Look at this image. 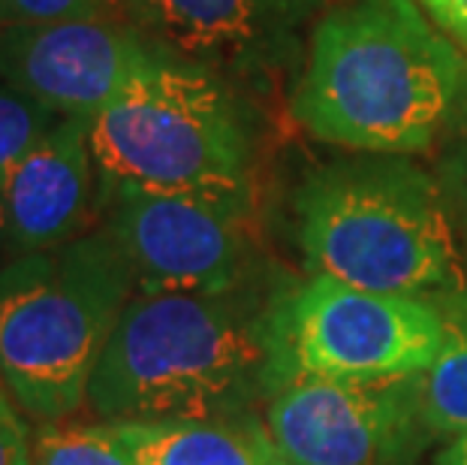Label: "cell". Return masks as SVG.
<instances>
[{
  "instance_id": "obj_1",
  "label": "cell",
  "mask_w": 467,
  "mask_h": 465,
  "mask_svg": "<svg viewBox=\"0 0 467 465\" xmlns=\"http://www.w3.org/2000/svg\"><path fill=\"white\" fill-rule=\"evenodd\" d=\"M467 91L462 48L413 0H350L320 18L296 122L362 154H420L441 140Z\"/></svg>"
},
{
  "instance_id": "obj_2",
  "label": "cell",
  "mask_w": 467,
  "mask_h": 465,
  "mask_svg": "<svg viewBox=\"0 0 467 465\" xmlns=\"http://www.w3.org/2000/svg\"><path fill=\"white\" fill-rule=\"evenodd\" d=\"M277 384L275 296L136 293L88 387L103 423L196 420L254 411Z\"/></svg>"
},
{
  "instance_id": "obj_3",
  "label": "cell",
  "mask_w": 467,
  "mask_h": 465,
  "mask_svg": "<svg viewBox=\"0 0 467 465\" xmlns=\"http://www.w3.org/2000/svg\"><path fill=\"white\" fill-rule=\"evenodd\" d=\"M293 215L311 275L434 305L467 296L464 254L437 175L407 157L320 166L296 191Z\"/></svg>"
},
{
  "instance_id": "obj_4",
  "label": "cell",
  "mask_w": 467,
  "mask_h": 465,
  "mask_svg": "<svg viewBox=\"0 0 467 465\" xmlns=\"http://www.w3.org/2000/svg\"><path fill=\"white\" fill-rule=\"evenodd\" d=\"M97 200L115 191L196 196L251 215V133L223 79L157 52L88 122Z\"/></svg>"
},
{
  "instance_id": "obj_5",
  "label": "cell",
  "mask_w": 467,
  "mask_h": 465,
  "mask_svg": "<svg viewBox=\"0 0 467 465\" xmlns=\"http://www.w3.org/2000/svg\"><path fill=\"white\" fill-rule=\"evenodd\" d=\"M133 296V272L106 227L0 269V384L25 417L55 423L82 408Z\"/></svg>"
},
{
  "instance_id": "obj_6",
  "label": "cell",
  "mask_w": 467,
  "mask_h": 465,
  "mask_svg": "<svg viewBox=\"0 0 467 465\" xmlns=\"http://www.w3.org/2000/svg\"><path fill=\"white\" fill-rule=\"evenodd\" d=\"M443 333L441 305L429 300L311 275L275 296L277 384L293 375L365 384L413 378L434 363Z\"/></svg>"
},
{
  "instance_id": "obj_7",
  "label": "cell",
  "mask_w": 467,
  "mask_h": 465,
  "mask_svg": "<svg viewBox=\"0 0 467 465\" xmlns=\"http://www.w3.org/2000/svg\"><path fill=\"white\" fill-rule=\"evenodd\" d=\"M263 420L286 465H407L425 432L416 375L377 384L293 375L268 393Z\"/></svg>"
},
{
  "instance_id": "obj_8",
  "label": "cell",
  "mask_w": 467,
  "mask_h": 465,
  "mask_svg": "<svg viewBox=\"0 0 467 465\" xmlns=\"http://www.w3.org/2000/svg\"><path fill=\"white\" fill-rule=\"evenodd\" d=\"M100 209L136 293H223L247 284V212L130 187L103 196Z\"/></svg>"
},
{
  "instance_id": "obj_9",
  "label": "cell",
  "mask_w": 467,
  "mask_h": 465,
  "mask_svg": "<svg viewBox=\"0 0 467 465\" xmlns=\"http://www.w3.org/2000/svg\"><path fill=\"white\" fill-rule=\"evenodd\" d=\"M161 52L130 22L0 25V82L67 118H91Z\"/></svg>"
},
{
  "instance_id": "obj_10",
  "label": "cell",
  "mask_w": 467,
  "mask_h": 465,
  "mask_svg": "<svg viewBox=\"0 0 467 465\" xmlns=\"http://www.w3.org/2000/svg\"><path fill=\"white\" fill-rule=\"evenodd\" d=\"M311 0H127L148 43L208 70H254L281 55Z\"/></svg>"
},
{
  "instance_id": "obj_11",
  "label": "cell",
  "mask_w": 467,
  "mask_h": 465,
  "mask_svg": "<svg viewBox=\"0 0 467 465\" xmlns=\"http://www.w3.org/2000/svg\"><path fill=\"white\" fill-rule=\"evenodd\" d=\"M94 187L88 122L64 115L6 175L0 191V248L18 257L82 236Z\"/></svg>"
},
{
  "instance_id": "obj_12",
  "label": "cell",
  "mask_w": 467,
  "mask_h": 465,
  "mask_svg": "<svg viewBox=\"0 0 467 465\" xmlns=\"http://www.w3.org/2000/svg\"><path fill=\"white\" fill-rule=\"evenodd\" d=\"M112 427L136 465H286L256 411Z\"/></svg>"
},
{
  "instance_id": "obj_13",
  "label": "cell",
  "mask_w": 467,
  "mask_h": 465,
  "mask_svg": "<svg viewBox=\"0 0 467 465\" xmlns=\"http://www.w3.org/2000/svg\"><path fill=\"white\" fill-rule=\"evenodd\" d=\"M443 344L434 363L416 375V402L425 435H467V296L441 305Z\"/></svg>"
},
{
  "instance_id": "obj_14",
  "label": "cell",
  "mask_w": 467,
  "mask_h": 465,
  "mask_svg": "<svg viewBox=\"0 0 467 465\" xmlns=\"http://www.w3.org/2000/svg\"><path fill=\"white\" fill-rule=\"evenodd\" d=\"M31 465H136L112 423L73 417L39 423L31 435Z\"/></svg>"
},
{
  "instance_id": "obj_15",
  "label": "cell",
  "mask_w": 467,
  "mask_h": 465,
  "mask_svg": "<svg viewBox=\"0 0 467 465\" xmlns=\"http://www.w3.org/2000/svg\"><path fill=\"white\" fill-rule=\"evenodd\" d=\"M55 109L0 82V191L13 166L61 122Z\"/></svg>"
},
{
  "instance_id": "obj_16",
  "label": "cell",
  "mask_w": 467,
  "mask_h": 465,
  "mask_svg": "<svg viewBox=\"0 0 467 465\" xmlns=\"http://www.w3.org/2000/svg\"><path fill=\"white\" fill-rule=\"evenodd\" d=\"M446 140L441 161H437V185L443 191L446 209H450L455 236H459L464 263H467V91L459 109L446 124Z\"/></svg>"
},
{
  "instance_id": "obj_17",
  "label": "cell",
  "mask_w": 467,
  "mask_h": 465,
  "mask_svg": "<svg viewBox=\"0 0 467 465\" xmlns=\"http://www.w3.org/2000/svg\"><path fill=\"white\" fill-rule=\"evenodd\" d=\"M73 18L127 22V0H0V25H46Z\"/></svg>"
},
{
  "instance_id": "obj_18",
  "label": "cell",
  "mask_w": 467,
  "mask_h": 465,
  "mask_svg": "<svg viewBox=\"0 0 467 465\" xmlns=\"http://www.w3.org/2000/svg\"><path fill=\"white\" fill-rule=\"evenodd\" d=\"M31 435L25 411L0 390V465H31Z\"/></svg>"
},
{
  "instance_id": "obj_19",
  "label": "cell",
  "mask_w": 467,
  "mask_h": 465,
  "mask_svg": "<svg viewBox=\"0 0 467 465\" xmlns=\"http://www.w3.org/2000/svg\"><path fill=\"white\" fill-rule=\"evenodd\" d=\"M413 4L467 55V0H413Z\"/></svg>"
},
{
  "instance_id": "obj_20",
  "label": "cell",
  "mask_w": 467,
  "mask_h": 465,
  "mask_svg": "<svg viewBox=\"0 0 467 465\" xmlns=\"http://www.w3.org/2000/svg\"><path fill=\"white\" fill-rule=\"evenodd\" d=\"M434 465H467V435H459V439H452L446 444V448L437 453Z\"/></svg>"
}]
</instances>
